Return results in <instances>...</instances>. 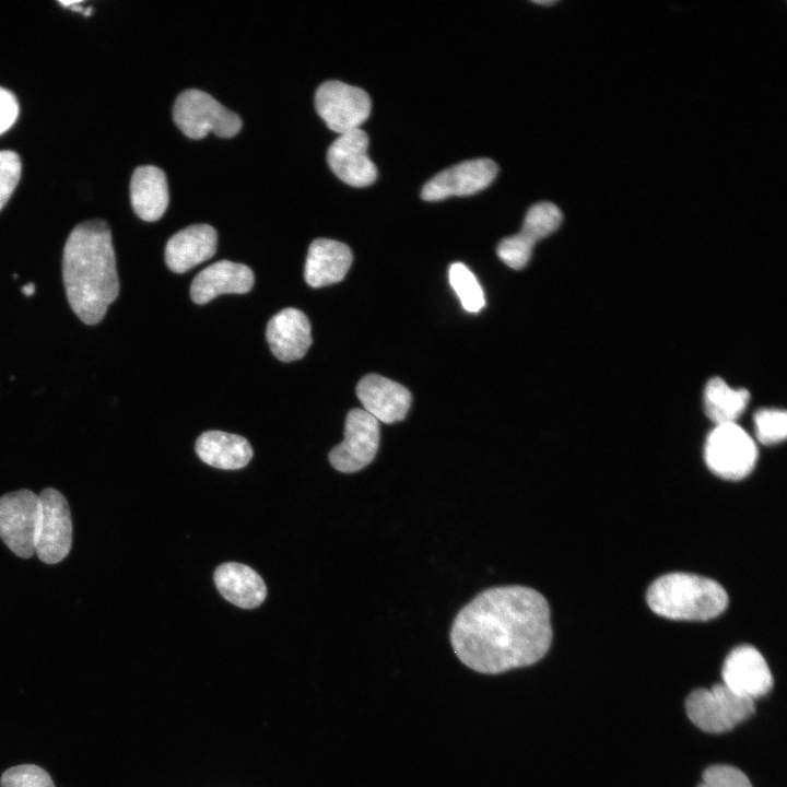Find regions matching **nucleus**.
Segmentation results:
<instances>
[{
  "label": "nucleus",
  "instance_id": "obj_11",
  "mask_svg": "<svg viewBox=\"0 0 787 787\" xmlns=\"http://www.w3.org/2000/svg\"><path fill=\"white\" fill-rule=\"evenodd\" d=\"M562 219L561 210L551 202L532 205L520 232L500 242L496 249L498 258L512 269H522L530 260L535 244L553 233Z\"/></svg>",
  "mask_w": 787,
  "mask_h": 787
},
{
  "label": "nucleus",
  "instance_id": "obj_1",
  "mask_svg": "<svg viewBox=\"0 0 787 787\" xmlns=\"http://www.w3.org/2000/svg\"><path fill=\"white\" fill-rule=\"evenodd\" d=\"M551 642L548 601L525 586L479 594L458 612L450 630L458 659L484 674L531 666L548 653Z\"/></svg>",
  "mask_w": 787,
  "mask_h": 787
},
{
  "label": "nucleus",
  "instance_id": "obj_15",
  "mask_svg": "<svg viewBox=\"0 0 787 787\" xmlns=\"http://www.w3.org/2000/svg\"><path fill=\"white\" fill-rule=\"evenodd\" d=\"M356 396L363 410L387 424L402 421L412 400L404 386L377 374H368L359 381Z\"/></svg>",
  "mask_w": 787,
  "mask_h": 787
},
{
  "label": "nucleus",
  "instance_id": "obj_12",
  "mask_svg": "<svg viewBox=\"0 0 787 787\" xmlns=\"http://www.w3.org/2000/svg\"><path fill=\"white\" fill-rule=\"evenodd\" d=\"M497 165L490 158H477L461 162L447 168L422 188L421 198L426 201H439L453 196L465 197L477 193L494 180Z\"/></svg>",
  "mask_w": 787,
  "mask_h": 787
},
{
  "label": "nucleus",
  "instance_id": "obj_9",
  "mask_svg": "<svg viewBox=\"0 0 787 787\" xmlns=\"http://www.w3.org/2000/svg\"><path fill=\"white\" fill-rule=\"evenodd\" d=\"M379 423L363 409L349 411L344 439L329 453L331 466L341 472H356L375 458L379 446Z\"/></svg>",
  "mask_w": 787,
  "mask_h": 787
},
{
  "label": "nucleus",
  "instance_id": "obj_17",
  "mask_svg": "<svg viewBox=\"0 0 787 787\" xmlns=\"http://www.w3.org/2000/svg\"><path fill=\"white\" fill-rule=\"evenodd\" d=\"M254 273L249 267L230 260L216 261L200 271L192 280L190 297L203 305L225 293L244 294L254 285Z\"/></svg>",
  "mask_w": 787,
  "mask_h": 787
},
{
  "label": "nucleus",
  "instance_id": "obj_18",
  "mask_svg": "<svg viewBox=\"0 0 787 787\" xmlns=\"http://www.w3.org/2000/svg\"><path fill=\"white\" fill-rule=\"evenodd\" d=\"M216 245L218 235L212 226L190 225L168 239L165 247V262L172 271L184 273L213 257Z\"/></svg>",
  "mask_w": 787,
  "mask_h": 787
},
{
  "label": "nucleus",
  "instance_id": "obj_13",
  "mask_svg": "<svg viewBox=\"0 0 787 787\" xmlns=\"http://www.w3.org/2000/svg\"><path fill=\"white\" fill-rule=\"evenodd\" d=\"M723 684L738 695L756 700L773 688V677L762 654L753 646L733 648L725 659Z\"/></svg>",
  "mask_w": 787,
  "mask_h": 787
},
{
  "label": "nucleus",
  "instance_id": "obj_16",
  "mask_svg": "<svg viewBox=\"0 0 787 787\" xmlns=\"http://www.w3.org/2000/svg\"><path fill=\"white\" fill-rule=\"evenodd\" d=\"M266 338L273 355L282 362L302 359L312 344L310 322L299 309L287 307L269 320Z\"/></svg>",
  "mask_w": 787,
  "mask_h": 787
},
{
  "label": "nucleus",
  "instance_id": "obj_19",
  "mask_svg": "<svg viewBox=\"0 0 787 787\" xmlns=\"http://www.w3.org/2000/svg\"><path fill=\"white\" fill-rule=\"evenodd\" d=\"M353 261L350 247L341 242L317 238L308 248L304 278L312 287L327 286L343 280Z\"/></svg>",
  "mask_w": 787,
  "mask_h": 787
},
{
  "label": "nucleus",
  "instance_id": "obj_23",
  "mask_svg": "<svg viewBox=\"0 0 787 787\" xmlns=\"http://www.w3.org/2000/svg\"><path fill=\"white\" fill-rule=\"evenodd\" d=\"M750 399L745 389H733L719 377L712 378L704 390L706 415L716 424L735 423Z\"/></svg>",
  "mask_w": 787,
  "mask_h": 787
},
{
  "label": "nucleus",
  "instance_id": "obj_28",
  "mask_svg": "<svg viewBox=\"0 0 787 787\" xmlns=\"http://www.w3.org/2000/svg\"><path fill=\"white\" fill-rule=\"evenodd\" d=\"M19 154L11 150L0 151V210L10 199L21 177Z\"/></svg>",
  "mask_w": 787,
  "mask_h": 787
},
{
  "label": "nucleus",
  "instance_id": "obj_27",
  "mask_svg": "<svg viewBox=\"0 0 787 787\" xmlns=\"http://www.w3.org/2000/svg\"><path fill=\"white\" fill-rule=\"evenodd\" d=\"M697 787H753L747 775L732 765L716 764L707 767Z\"/></svg>",
  "mask_w": 787,
  "mask_h": 787
},
{
  "label": "nucleus",
  "instance_id": "obj_4",
  "mask_svg": "<svg viewBox=\"0 0 787 787\" xmlns=\"http://www.w3.org/2000/svg\"><path fill=\"white\" fill-rule=\"evenodd\" d=\"M690 720L701 730L721 733L747 720L755 710L754 701L738 695L725 684L694 690L685 701Z\"/></svg>",
  "mask_w": 787,
  "mask_h": 787
},
{
  "label": "nucleus",
  "instance_id": "obj_20",
  "mask_svg": "<svg viewBox=\"0 0 787 787\" xmlns=\"http://www.w3.org/2000/svg\"><path fill=\"white\" fill-rule=\"evenodd\" d=\"M133 211L143 221H157L168 205V186L164 172L153 165L134 169L130 181Z\"/></svg>",
  "mask_w": 787,
  "mask_h": 787
},
{
  "label": "nucleus",
  "instance_id": "obj_6",
  "mask_svg": "<svg viewBox=\"0 0 787 787\" xmlns=\"http://www.w3.org/2000/svg\"><path fill=\"white\" fill-rule=\"evenodd\" d=\"M704 459L716 475L741 480L753 470L757 448L752 437L736 422L716 424L706 438Z\"/></svg>",
  "mask_w": 787,
  "mask_h": 787
},
{
  "label": "nucleus",
  "instance_id": "obj_31",
  "mask_svg": "<svg viewBox=\"0 0 787 787\" xmlns=\"http://www.w3.org/2000/svg\"><path fill=\"white\" fill-rule=\"evenodd\" d=\"M535 2L538 3V4H541V5H542V4H543V5H551V4L555 3L556 1H535Z\"/></svg>",
  "mask_w": 787,
  "mask_h": 787
},
{
  "label": "nucleus",
  "instance_id": "obj_21",
  "mask_svg": "<svg viewBox=\"0 0 787 787\" xmlns=\"http://www.w3.org/2000/svg\"><path fill=\"white\" fill-rule=\"evenodd\" d=\"M214 582L227 601L244 609L260 606L267 595L262 578L244 564L230 562L220 565L215 569Z\"/></svg>",
  "mask_w": 787,
  "mask_h": 787
},
{
  "label": "nucleus",
  "instance_id": "obj_25",
  "mask_svg": "<svg viewBox=\"0 0 787 787\" xmlns=\"http://www.w3.org/2000/svg\"><path fill=\"white\" fill-rule=\"evenodd\" d=\"M755 434L764 445L777 444L787 435V414L783 410L762 409L754 415Z\"/></svg>",
  "mask_w": 787,
  "mask_h": 787
},
{
  "label": "nucleus",
  "instance_id": "obj_2",
  "mask_svg": "<svg viewBox=\"0 0 787 787\" xmlns=\"http://www.w3.org/2000/svg\"><path fill=\"white\" fill-rule=\"evenodd\" d=\"M62 278L73 313L86 325L98 324L119 294L111 232L103 220L78 224L62 255Z\"/></svg>",
  "mask_w": 787,
  "mask_h": 787
},
{
  "label": "nucleus",
  "instance_id": "obj_5",
  "mask_svg": "<svg viewBox=\"0 0 787 787\" xmlns=\"http://www.w3.org/2000/svg\"><path fill=\"white\" fill-rule=\"evenodd\" d=\"M173 118L181 132L190 139L204 138L209 132L221 138L238 133L242 120L208 93L190 89L175 101Z\"/></svg>",
  "mask_w": 787,
  "mask_h": 787
},
{
  "label": "nucleus",
  "instance_id": "obj_14",
  "mask_svg": "<svg viewBox=\"0 0 787 787\" xmlns=\"http://www.w3.org/2000/svg\"><path fill=\"white\" fill-rule=\"evenodd\" d=\"M368 136L362 129L341 133L327 151L330 169L353 187L372 185L377 177L375 164L367 154Z\"/></svg>",
  "mask_w": 787,
  "mask_h": 787
},
{
  "label": "nucleus",
  "instance_id": "obj_24",
  "mask_svg": "<svg viewBox=\"0 0 787 787\" xmlns=\"http://www.w3.org/2000/svg\"><path fill=\"white\" fill-rule=\"evenodd\" d=\"M449 282L467 312L478 313L483 308V290L472 271L463 263L455 262L450 266Z\"/></svg>",
  "mask_w": 787,
  "mask_h": 787
},
{
  "label": "nucleus",
  "instance_id": "obj_8",
  "mask_svg": "<svg viewBox=\"0 0 787 787\" xmlns=\"http://www.w3.org/2000/svg\"><path fill=\"white\" fill-rule=\"evenodd\" d=\"M315 107L327 127L341 134L359 129L368 118L372 103L362 89L332 80L317 89Z\"/></svg>",
  "mask_w": 787,
  "mask_h": 787
},
{
  "label": "nucleus",
  "instance_id": "obj_22",
  "mask_svg": "<svg viewBox=\"0 0 787 787\" xmlns=\"http://www.w3.org/2000/svg\"><path fill=\"white\" fill-rule=\"evenodd\" d=\"M196 453L207 465L224 470L240 469L252 457L246 438L222 431L202 433L196 442Z\"/></svg>",
  "mask_w": 787,
  "mask_h": 787
},
{
  "label": "nucleus",
  "instance_id": "obj_29",
  "mask_svg": "<svg viewBox=\"0 0 787 787\" xmlns=\"http://www.w3.org/2000/svg\"><path fill=\"white\" fill-rule=\"evenodd\" d=\"M19 116V103L15 95L0 86V134L15 122Z\"/></svg>",
  "mask_w": 787,
  "mask_h": 787
},
{
  "label": "nucleus",
  "instance_id": "obj_26",
  "mask_svg": "<svg viewBox=\"0 0 787 787\" xmlns=\"http://www.w3.org/2000/svg\"><path fill=\"white\" fill-rule=\"evenodd\" d=\"M1 787H55L50 775L35 764L10 767L0 778Z\"/></svg>",
  "mask_w": 787,
  "mask_h": 787
},
{
  "label": "nucleus",
  "instance_id": "obj_7",
  "mask_svg": "<svg viewBox=\"0 0 787 787\" xmlns=\"http://www.w3.org/2000/svg\"><path fill=\"white\" fill-rule=\"evenodd\" d=\"M72 543L70 508L64 496L52 488L38 495L35 553L46 564H56L69 553Z\"/></svg>",
  "mask_w": 787,
  "mask_h": 787
},
{
  "label": "nucleus",
  "instance_id": "obj_3",
  "mask_svg": "<svg viewBox=\"0 0 787 787\" xmlns=\"http://www.w3.org/2000/svg\"><path fill=\"white\" fill-rule=\"evenodd\" d=\"M649 608L663 618L706 621L721 614L728 595L717 582L690 573H670L648 588Z\"/></svg>",
  "mask_w": 787,
  "mask_h": 787
},
{
  "label": "nucleus",
  "instance_id": "obj_10",
  "mask_svg": "<svg viewBox=\"0 0 787 787\" xmlns=\"http://www.w3.org/2000/svg\"><path fill=\"white\" fill-rule=\"evenodd\" d=\"M38 495L19 490L0 497V538L17 556L28 559L35 553Z\"/></svg>",
  "mask_w": 787,
  "mask_h": 787
},
{
  "label": "nucleus",
  "instance_id": "obj_30",
  "mask_svg": "<svg viewBox=\"0 0 787 787\" xmlns=\"http://www.w3.org/2000/svg\"><path fill=\"white\" fill-rule=\"evenodd\" d=\"M35 291H36V286L32 282L23 285V287H22V293L26 296H32L35 293Z\"/></svg>",
  "mask_w": 787,
  "mask_h": 787
}]
</instances>
